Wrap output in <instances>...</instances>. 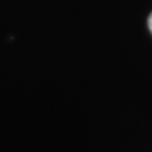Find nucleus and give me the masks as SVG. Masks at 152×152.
<instances>
[{"instance_id":"nucleus-1","label":"nucleus","mask_w":152,"mask_h":152,"mask_svg":"<svg viewBox=\"0 0 152 152\" xmlns=\"http://www.w3.org/2000/svg\"><path fill=\"white\" fill-rule=\"evenodd\" d=\"M148 28H150V31L152 32V13H151V15L148 17Z\"/></svg>"}]
</instances>
